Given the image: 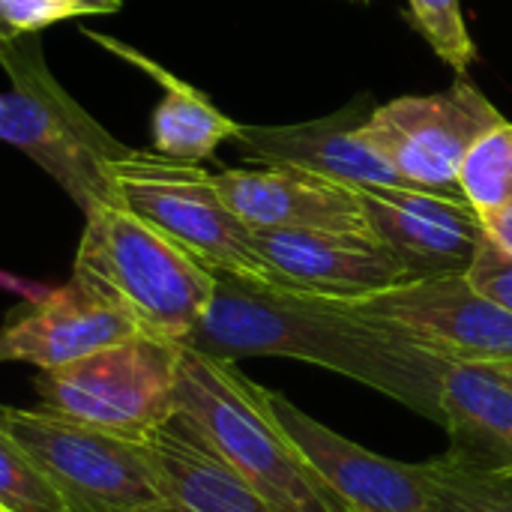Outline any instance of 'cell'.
<instances>
[{
    "label": "cell",
    "instance_id": "9",
    "mask_svg": "<svg viewBox=\"0 0 512 512\" xmlns=\"http://www.w3.org/2000/svg\"><path fill=\"white\" fill-rule=\"evenodd\" d=\"M348 306L405 330L444 360H512V315L483 297L465 273L408 279Z\"/></svg>",
    "mask_w": 512,
    "mask_h": 512
},
{
    "label": "cell",
    "instance_id": "5",
    "mask_svg": "<svg viewBox=\"0 0 512 512\" xmlns=\"http://www.w3.org/2000/svg\"><path fill=\"white\" fill-rule=\"evenodd\" d=\"M111 183L114 204L162 231L213 276L285 288L258 255L252 228L231 213L198 162L132 147L111 165Z\"/></svg>",
    "mask_w": 512,
    "mask_h": 512
},
{
    "label": "cell",
    "instance_id": "28",
    "mask_svg": "<svg viewBox=\"0 0 512 512\" xmlns=\"http://www.w3.org/2000/svg\"><path fill=\"white\" fill-rule=\"evenodd\" d=\"M0 512H9V510H6V507H3V504H0Z\"/></svg>",
    "mask_w": 512,
    "mask_h": 512
},
{
    "label": "cell",
    "instance_id": "19",
    "mask_svg": "<svg viewBox=\"0 0 512 512\" xmlns=\"http://www.w3.org/2000/svg\"><path fill=\"white\" fill-rule=\"evenodd\" d=\"M426 468L435 512H512V468L489 471L447 453Z\"/></svg>",
    "mask_w": 512,
    "mask_h": 512
},
{
    "label": "cell",
    "instance_id": "14",
    "mask_svg": "<svg viewBox=\"0 0 512 512\" xmlns=\"http://www.w3.org/2000/svg\"><path fill=\"white\" fill-rule=\"evenodd\" d=\"M213 183L231 213L252 231L369 234L360 192L303 168H225L213 174Z\"/></svg>",
    "mask_w": 512,
    "mask_h": 512
},
{
    "label": "cell",
    "instance_id": "2",
    "mask_svg": "<svg viewBox=\"0 0 512 512\" xmlns=\"http://www.w3.org/2000/svg\"><path fill=\"white\" fill-rule=\"evenodd\" d=\"M177 417L276 510L351 512L285 432L267 387L249 381L237 363L183 345Z\"/></svg>",
    "mask_w": 512,
    "mask_h": 512
},
{
    "label": "cell",
    "instance_id": "25",
    "mask_svg": "<svg viewBox=\"0 0 512 512\" xmlns=\"http://www.w3.org/2000/svg\"><path fill=\"white\" fill-rule=\"evenodd\" d=\"M480 222H483V231H486L504 252H510L512 255V201L495 207V210H489V213H483Z\"/></svg>",
    "mask_w": 512,
    "mask_h": 512
},
{
    "label": "cell",
    "instance_id": "8",
    "mask_svg": "<svg viewBox=\"0 0 512 512\" xmlns=\"http://www.w3.org/2000/svg\"><path fill=\"white\" fill-rule=\"evenodd\" d=\"M498 123H504L501 111L468 78H459L444 93L399 96L378 105L360 135L414 189L465 198L459 168L468 150Z\"/></svg>",
    "mask_w": 512,
    "mask_h": 512
},
{
    "label": "cell",
    "instance_id": "23",
    "mask_svg": "<svg viewBox=\"0 0 512 512\" xmlns=\"http://www.w3.org/2000/svg\"><path fill=\"white\" fill-rule=\"evenodd\" d=\"M123 0H0V18L15 33H36L63 18L117 12Z\"/></svg>",
    "mask_w": 512,
    "mask_h": 512
},
{
    "label": "cell",
    "instance_id": "21",
    "mask_svg": "<svg viewBox=\"0 0 512 512\" xmlns=\"http://www.w3.org/2000/svg\"><path fill=\"white\" fill-rule=\"evenodd\" d=\"M0 504L9 512H72L39 465L0 432Z\"/></svg>",
    "mask_w": 512,
    "mask_h": 512
},
{
    "label": "cell",
    "instance_id": "11",
    "mask_svg": "<svg viewBox=\"0 0 512 512\" xmlns=\"http://www.w3.org/2000/svg\"><path fill=\"white\" fill-rule=\"evenodd\" d=\"M357 192L369 234L414 279L468 270L483 237V222L465 198L399 186H366Z\"/></svg>",
    "mask_w": 512,
    "mask_h": 512
},
{
    "label": "cell",
    "instance_id": "6",
    "mask_svg": "<svg viewBox=\"0 0 512 512\" xmlns=\"http://www.w3.org/2000/svg\"><path fill=\"white\" fill-rule=\"evenodd\" d=\"M180 342L138 333L60 369L36 372L39 411L144 444L177 417Z\"/></svg>",
    "mask_w": 512,
    "mask_h": 512
},
{
    "label": "cell",
    "instance_id": "24",
    "mask_svg": "<svg viewBox=\"0 0 512 512\" xmlns=\"http://www.w3.org/2000/svg\"><path fill=\"white\" fill-rule=\"evenodd\" d=\"M465 276L483 297H489L495 306L512 315V255L504 252L486 231L477 243V252Z\"/></svg>",
    "mask_w": 512,
    "mask_h": 512
},
{
    "label": "cell",
    "instance_id": "4",
    "mask_svg": "<svg viewBox=\"0 0 512 512\" xmlns=\"http://www.w3.org/2000/svg\"><path fill=\"white\" fill-rule=\"evenodd\" d=\"M0 66L12 81V90L0 93V141L51 174L84 213L114 204L111 165L132 147L57 84L30 33L0 42Z\"/></svg>",
    "mask_w": 512,
    "mask_h": 512
},
{
    "label": "cell",
    "instance_id": "3",
    "mask_svg": "<svg viewBox=\"0 0 512 512\" xmlns=\"http://www.w3.org/2000/svg\"><path fill=\"white\" fill-rule=\"evenodd\" d=\"M84 216L72 279L126 312L141 333L183 345L213 300L216 276L120 204Z\"/></svg>",
    "mask_w": 512,
    "mask_h": 512
},
{
    "label": "cell",
    "instance_id": "13",
    "mask_svg": "<svg viewBox=\"0 0 512 512\" xmlns=\"http://www.w3.org/2000/svg\"><path fill=\"white\" fill-rule=\"evenodd\" d=\"M267 402L294 444L351 512H435L426 462L408 465L369 453L312 420L282 393L267 390Z\"/></svg>",
    "mask_w": 512,
    "mask_h": 512
},
{
    "label": "cell",
    "instance_id": "22",
    "mask_svg": "<svg viewBox=\"0 0 512 512\" xmlns=\"http://www.w3.org/2000/svg\"><path fill=\"white\" fill-rule=\"evenodd\" d=\"M414 27L432 45V51L459 75L468 78V69L477 57V45L468 33L459 0H408Z\"/></svg>",
    "mask_w": 512,
    "mask_h": 512
},
{
    "label": "cell",
    "instance_id": "20",
    "mask_svg": "<svg viewBox=\"0 0 512 512\" xmlns=\"http://www.w3.org/2000/svg\"><path fill=\"white\" fill-rule=\"evenodd\" d=\"M459 186L477 216L512 201V123L504 120L489 129L465 156Z\"/></svg>",
    "mask_w": 512,
    "mask_h": 512
},
{
    "label": "cell",
    "instance_id": "15",
    "mask_svg": "<svg viewBox=\"0 0 512 512\" xmlns=\"http://www.w3.org/2000/svg\"><path fill=\"white\" fill-rule=\"evenodd\" d=\"M135 321L75 279L18 306L0 327V363L60 369L93 351L138 336Z\"/></svg>",
    "mask_w": 512,
    "mask_h": 512
},
{
    "label": "cell",
    "instance_id": "26",
    "mask_svg": "<svg viewBox=\"0 0 512 512\" xmlns=\"http://www.w3.org/2000/svg\"><path fill=\"white\" fill-rule=\"evenodd\" d=\"M12 36H18V33H15V30L0 18V42H6V39H12Z\"/></svg>",
    "mask_w": 512,
    "mask_h": 512
},
{
    "label": "cell",
    "instance_id": "1",
    "mask_svg": "<svg viewBox=\"0 0 512 512\" xmlns=\"http://www.w3.org/2000/svg\"><path fill=\"white\" fill-rule=\"evenodd\" d=\"M216 357H291L354 378L420 417L441 423L444 357L399 327L372 321L342 300L216 276V291L183 342Z\"/></svg>",
    "mask_w": 512,
    "mask_h": 512
},
{
    "label": "cell",
    "instance_id": "16",
    "mask_svg": "<svg viewBox=\"0 0 512 512\" xmlns=\"http://www.w3.org/2000/svg\"><path fill=\"white\" fill-rule=\"evenodd\" d=\"M438 402L447 456L489 471L512 468V360H447Z\"/></svg>",
    "mask_w": 512,
    "mask_h": 512
},
{
    "label": "cell",
    "instance_id": "17",
    "mask_svg": "<svg viewBox=\"0 0 512 512\" xmlns=\"http://www.w3.org/2000/svg\"><path fill=\"white\" fill-rule=\"evenodd\" d=\"M165 504L174 512H282L228 468L180 417L147 441Z\"/></svg>",
    "mask_w": 512,
    "mask_h": 512
},
{
    "label": "cell",
    "instance_id": "7",
    "mask_svg": "<svg viewBox=\"0 0 512 512\" xmlns=\"http://www.w3.org/2000/svg\"><path fill=\"white\" fill-rule=\"evenodd\" d=\"M6 432L54 483L72 512H159V489L147 447L39 408L0 405Z\"/></svg>",
    "mask_w": 512,
    "mask_h": 512
},
{
    "label": "cell",
    "instance_id": "27",
    "mask_svg": "<svg viewBox=\"0 0 512 512\" xmlns=\"http://www.w3.org/2000/svg\"><path fill=\"white\" fill-rule=\"evenodd\" d=\"M159 512H174V510H171V507H165V510H159Z\"/></svg>",
    "mask_w": 512,
    "mask_h": 512
},
{
    "label": "cell",
    "instance_id": "10",
    "mask_svg": "<svg viewBox=\"0 0 512 512\" xmlns=\"http://www.w3.org/2000/svg\"><path fill=\"white\" fill-rule=\"evenodd\" d=\"M375 111L372 99L363 93L336 114L288 123V126H249L240 123L231 138L240 156L252 165L270 168H303L354 189L366 186H399L414 189L381 153L369 147L360 126Z\"/></svg>",
    "mask_w": 512,
    "mask_h": 512
},
{
    "label": "cell",
    "instance_id": "18",
    "mask_svg": "<svg viewBox=\"0 0 512 512\" xmlns=\"http://www.w3.org/2000/svg\"><path fill=\"white\" fill-rule=\"evenodd\" d=\"M93 42L111 48L114 54L132 60L135 66L147 69L159 84H162V102L153 111V147L162 156L171 159H186V162H201L207 156H213V150L237 135V120H231L228 114H222L213 102H207L195 87L183 84L180 78L168 75L162 66H156L153 60L129 51V45L114 42L108 36L99 33H87Z\"/></svg>",
    "mask_w": 512,
    "mask_h": 512
},
{
    "label": "cell",
    "instance_id": "12",
    "mask_svg": "<svg viewBox=\"0 0 512 512\" xmlns=\"http://www.w3.org/2000/svg\"><path fill=\"white\" fill-rule=\"evenodd\" d=\"M252 240L279 282L297 294L351 303L414 279V273L369 234L258 228Z\"/></svg>",
    "mask_w": 512,
    "mask_h": 512
},
{
    "label": "cell",
    "instance_id": "29",
    "mask_svg": "<svg viewBox=\"0 0 512 512\" xmlns=\"http://www.w3.org/2000/svg\"><path fill=\"white\" fill-rule=\"evenodd\" d=\"M354 3H369V0H354Z\"/></svg>",
    "mask_w": 512,
    "mask_h": 512
}]
</instances>
